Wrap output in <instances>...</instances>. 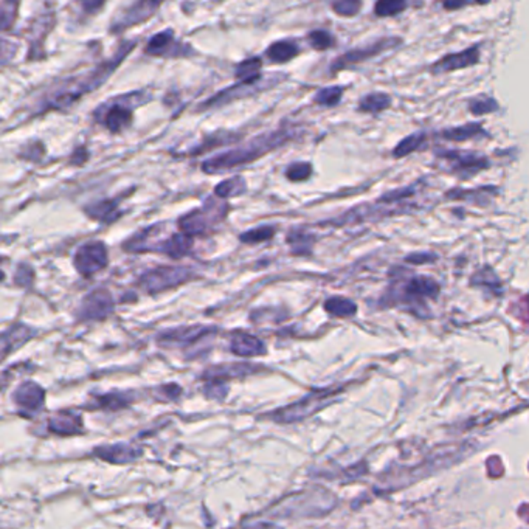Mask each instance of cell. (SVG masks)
I'll use <instances>...</instances> for the list:
<instances>
[{
	"label": "cell",
	"instance_id": "f35d334b",
	"mask_svg": "<svg viewBox=\"0 0 529 529\" xmlns=\"http://www.w3.org/2000/svg\"><path fill=\"white\" fill-rule=\"evenodd\" d=\"M310 174H312V165L307 164V161H295L286 169V177L291 182L307 180Z\"/></svg>",
	"mask_w": 529,
	"mask_h": 529
},
{
	"label": "cell",
	"instance_id": "7c38bea8",
	"mask_svg": "<svg viewBox=\"0 0 529 529\" xmlns=\"http://www.w3.org/2000/svg\"><path fill=\"white\" fill-rule=\"evenodd\" d=\"M13 402L16 405L19 414H22L24 418L31 419L33 416L41 413L44 408L45 402V391L44 388L38 385L33 380H25L20 384L13 393Z\"/></svg>",
	"mask_w": 529,
	"mask_h": 529
},
{
	"label": "cell",
	"instance_id": "cb8c5ba5",
	"mask_svg": "<svg viewBox=\"0 0 529 529\" xmlns=\"http://www.w3.org/2000/svg\"><path fill=\"white\" fill-rule=\"evenodd\" d=\"M488 137V132L483 129V126L479 123H469L463 126H456V128H449L440 132V137L447 142H468V140L477 138V137Z\"/></svg>",
	"mask_w": 529,
	"mask_h": 529
},
{
	"label": "cell",
	"instance_id": "4316f807",
	"mask_svg": "<svg viewBox=\"0 0 529 529\" xmlns=\"http://www.w3.org/2000/svg\"><path fill=\"white\" fill-rule=\"evenodd\" d=\"M287 244L294 255H309L314 247V236L301 229H294L289 231Z\"/></svg>",
	"mask_w": 529,
	"mask_h": 529
},
{
	"label": "cell",
	"instance_id": "b9f144b4",
	"mask_svg": "<svg viewBox=\"0 0 529 529\" xmlns=\"http://www.w3.org/2000/svg\"><path fill=\"white\" fill-rule=\"evenodd\" d=\"M362 0H334L333 10L342 17H352L361 11Z\"/></svg>",
	"mask_w": 529,
	"mask_h": 529
},
{
	"label": "cell",
	"instance_id": "e0dca14e",
	"mask_svg": "<svg viewBox=\"0 0 529 529\" xmlns=\"http://www.w3.org/2000/svg\"><path fill=\"white\" fill-rule=\"evenodd\" d=\"M95 456L110 464H129L142 456L143 449L133 444H112V446H101L94 450Z\"/></svg>",
	"mask_w": 529,
	"mask_h": 529
},
{
	"label": "cell",
	"instance_id": "52a82bcc",
	"mask_svg": "<svg viewBox=\"0 0 529 529\" xmlns=\"http://www.w3.org/2000/svg\"><path fill=\"white\" fill-rule=\"evenodd\" d=\"M400 44H402V41L399 38H382L376 42H372V44L354 48V50H349L345 55L338 56V58L333 62V66H331V70L335 73L348 67L362 64V62L365 61H370L379 55L393 50L394 47H399Z\"/></svg>",
	"mask_w": 529,
	"mask_h": 529
},
{
	"label": "cell",
	"instance_id": "9a60e30c",
	"mask_svg": "<svg viewBox=\"0 0 529 529\" xmlns=\"http://www.w3.org/2000/svg\"><path fill=\"white\" fill-rule=\"evenodd\" d=\"M479 59H481V47L474 45V47L465 48V50L463 52L446 55L444 58L438 59L432 67H430V73L444 75V73L456 72V70L469 68V67L477 66Z\"/></svg>",
	"mask_w": 529,
	"mask_h": 529
},
{
	"label": "cell",
	"instance_id": "ffe728a7",
	"mask_svg": "<svg viewBox=\"0 0 529 529\" xmlns=\"http://www.w3.org/2000/svg\"><path fill=\"white\" fill-rule=\"evenodd\" d=\"M36 335V331L27 326L22 323H16L10 326L2 334V358L10 356V352L19 349L22 345H25L30 338Z\"/></svg>",
	"mask_w": 529,
	"mask_h": 529
},
{
	"label": "cell",
	"instance_id": "4dcf8cb0",
	"mask_svg": "<svg viewBox=\"0 0 529 529\" xmlns=\"http://www.w3.org/2000/svg\"><path fill=\"white\" fill-rule=\"evenodd\" d=\"M468 108L470 110V114H474L477 117H481V115H488V114H493V112H497L500 109V106H498L495 98L488 96V95H479V96H475V98H472V100H469Z\"/></svg>",
	"mask_w": 529,
	"mask_h": 529
},
{
	"label": "cell",
	"instance_id": "2e32d148",
	"mask_svg": "<svg viewBox=\"0 0 529 529\" xmlns=\"http://www.w3.org/2000/svg\"><path fill=\"white\" fill-rule=\"evenodd\" d=\"M263 78H258V80H244V81H238L235 86H231L229 89H225L222 92H217L216 95L203 103L197 110H208V109H215V108H222V106L229 104L235 100H239V98L253 95L255 92L259 90V81Z\"/></svg>",
	"mask_w": 529,
	"mask_h": 529
},
{
	"label": "cell",
	"instance_id": "3957f363",
	"mask_svg": "<svg viewBox=\"0 0 529 529\" xmlns=\"http://www.w3.org/2000/svg\"><path fill=\"white\" fill-rule=\"evenodd\" d=\"M152 95L147 90H136L129 94L110 98L95 110L94 118L96 123L104 126L112 133H119L129 128L133 118V109L147 103Z\"/></svg>",
	"mask_w": 529,
	"mask_h": 529
},
{
	"label": "cell",
	"instance_id": "484cf974",
	"mask_svg": "<svg viewBox=\"0 0 529 529\" xmlns=\"http://www.w3.org/2000/svg\"><path fill=\"white\" fill-rule=\"evenodd\" d=\"M132 402V394L129 393H108L103 394V396H95L94 404L92 407L95 408H101V410H108V412H117L122 410L124 407H129Z\"/></svg>",
	"mask_w": 529,
	"mask_h": 529
},
{
	"label": "cell",
	"instance_id": "f546056e",
	"mask_svg": "<svg viewBox=\"0 0 529 529\" xmlns=\"http://www.w3.org/2000/svg\"><path fill=\"white\" fill-rule=\"evenodd\" d=\"M245 189H247L245 180L242 177H239V175H235V177H230L227 180L221 182L219 185L215 188V196L222 197V199H229V197L244 194Z\"/></svg>",
	"mask_w": 529,
	"mask_h": 529
},
{
	"label": "cell",
	"instance_id": "bcb514c9",
	"mask_svg": "<svg viewBox=\"0 0 529 529\" xmlns=\"http://www.w3.org/2000/svg\"><path fill=\"white\" fill-rule=\"evenodd\" d=\"M465 3H468V0H446V2H444V6H446L447 10H458Z\"/></svg>",
	"mask_w": 529,
	"mask_h": 529
},
{
	"label": "cell",
	"instance_id": "f1b7e54d",
	"mask_svg": "<svg viewBox=\"0 0 529 529\" xmlns=\"http://www.w3.org/2000/svg\"><path fill=\"white\" fill-rule=\"evenodd\" d=\"M427 142V133L426 132H414L412 136L405 137L404 140L396 145V147L393 150V155L396 159L407 157V155L413 154L414 151H419L422 146Z\"/></svg>",
	"mask_w": 529,
	"mask_h": 529
},
{
	"label": "cell",
	"instance_id": "7bdbcfd3",
	"mask_svg": "<svg viewBox=\"0 0 529 529\" xmlns=\"http://www.w3.org/2000/svg\"><path fill=\"white\" fill-rule=\"evenodd\" d=\"M157 398L160 400H175L180 398L182 394V388L177 384H168V385H161L157 388Z\"/></svg>",
	"mask_w": 529,
	"mask_h": 529
},
{
	"label": "cell",
	"instance_id": "ab89813d",
	"mask_svg": "<svg viewBox=\"0 0 529 529\" xmlns=\"http://www.w3.org/2000/svg\"><path fill=\"white\" fill-rule=\"evenodd\" d=\"M307 41H309V45L312 47L314 50H317V52L328 50V48H331V47L334 45L333 34L328 33L326 30H315V31H312L307 36Z\"/></svg>",
	"mask_w": 529,
	"mask_h": 529
},
{
	"label": "cell",
	"instance_id": "6da1fadb",
	"mask_svg": "<svg viewBox=\"0 0 529 529\" xmlns=\"http://www.w3.org/2000/svg\"><path fill=\"white\" fill-rule=\"evenodd\" d=\"M133 47H136L133 41L124 42L115 52V55L108 61H103L101 64L87 70L86 73L67 78L59 86L48 90L41 100V106L38 109L39 114H44L47 110H67L76 101H80L84 95L103 86L109 80L110 75L118 68V66L128 58L129 53L133 50Z\"/></svg>",
	"mask_w": 529,
	"mask_h": 529
},
{
	"label": "cell",
	"instance_id": "d6986e66",
	"mask_svg": "<svg viewBox=\"0 0 529 529\" xmlns=\"http://www.w3.org/2000/svg\"><path fill=\"white\" fill-rule=\"evenodd\" d=\"M230 351L239 357H258L264 356L267 348L264 342L256 335L244 333V331H236L230 338Z\"/></svg>",
	"mask_w": 529,
	"mask_h": 529
},
{
	"label": "cell",
	"instance_id": "7402d4cb",
	"mask_svg": "<svg viewBox=\"0 0 529 529\" xmlns=\"http://www.w3.org/2000/svg\"><path fill=\"white\" fill-rule=\"evenodd\" d=\"M193 244H194L193 236H189L183 231H179V233H174V235L164 239V241L160 242L157 252L164 253V255H166L169 258L180 259L183 256H187L188 253L191 252Z\"/></svg>",
	"mask_w": 529,
	"mask_h": 529
},
{
	"label": "cell",
	"instance_id": "d6a6232c",
	"mask_svg": "<svg viewBox=\"0 0 529 529\" xmlns=\"http://www.w3.org/2000/svg\"><path fill=\"white\" fill-rule=\"evenodd\" d=\"M343 96V87L340 86H331L323 87L314 95V103L323 106V108H334L340 103Z\"/></svg>",
	"mask_w": 529,
	"mask_h": 529
},
{
	"label": "cell",
	"instance_id": "74e56055",
	"mask_svg": "<svg viewBox=\"0 0 529 529\" xmlns=\"http://www.w3.org/2000/svg\"><path fill=\"white\" fill-rule=\"evenodd\" d=\"M17 8H19V0H2V19H0V25H2V31H8L13 27L14 20L17 17Z\"/></svg>",
	"mask_w": 529,
	"mask_h": 529
},
{
	"label": "cell",
	"instance_id": "4fadbf2b",
	"mask_svg": "<svg viewBox=\"0 0 529 529\" xmlns=\"http://www.w3.org/2000/svg\"><path fill=\"white\" fill-rule=\"evenodd\" d=\"M440 159H444L450 165L452 173L461 175V177H472V175L489 168V160L478 155L475 152H464V151H438L436 152Z\"/></svg>",
	"mask_w": 529,
	"mask_h": 529
},
{
	"label": "cell",
	"instance_id": "8fae6325",
	"mask_svg": "<svg viewBox=\"0 0 529 529\" xmlns=\"http://www.w3.org/2000/svg\"><path fill=\"white\" fill-rule=\"evenodd\" d=\"M73 264L82 277H92L96 272L103 270L108 266V250H106V245L101 241L82 244L75 253Z\"/></svg>",
	"mask_w": 529,
	"mask_h": 529
},
{
	"label": "cell",
	"instance_id": "9c48e42d",
	"mask_svg": "<svg viewBox=\"0 0 529 529\" xmlns=\"http://www.w3.org/2000/svg\"><path fill=\"white\" fill-rule=\"evenodd\" d=\"M145 52L151 56L166 59L188 58V56L194 55L193 47L175 38L173 30H165L154 34V36L147 41Z\"/></svg>",
	"mask_w": 529,
	"mask_h": 529
},
{
	"label": "cell",
	"instance_id": "8992f818",
	"mask_svg": "<svg viewBox=\"0 0 529 529\" xmlns=\"http://www.w3.org/2000/svg\"><path fill=\"white\" fill-rule=\"evenodd\" d=\"M329 394H331L329 390L309 393L307 396L300 399L298 402H294V404L291 405L278 408V410H275L267 416H269V419L280 422V424H292V422L303 421L319 412L324 405V402H326Z\"/></svg>",
	"mask_w": 529,
	"mask_h": 529
},
{
	"label": "cell",
	"instance_id": "ba28073f",
	"mask_svg": "<svg viewBox=\"0 0 529 529\" xmlns=\"http://www.w3.org/2000/svg\"><path fill=\"white\" fill-rule=\"evenodd\" d=\"M215 334L216 328L196 324V326H183L165 331V333L159 334L157 342L161 347L166 348H187L194 347V345L201 342H205Z\"/></svg>",
	"mask_w": 529,
	"mask_h": 529
},
{
	"label": "cell",
	"instance_id": "603a6c76",
	"mask_svg": "<svg viewBox=\"0 0 529 529\" xmlns=\"http://www.w3.org/2000/svg\"><path fill=\"white\" fill-rule=\"evenodd\" d=\"M86 215L94 221H100L104 224H110L117 221L122 216V210H119L117 199H104L100 202L90 203L86 208Z\"/></svg>",
	"mask_w": 529,
	"mask_h": 529
},
{
	"label": "cell",
	"instance_id": "44dd1931",
	"mask_svg": "<svg viewBox=\"0 0 529 529\" xmlns=\"http://www.w3.org/2000/svg\"><path fill=\"white\" fill-rule=\"evenodd\" d=\"M48 432L59 436H72L82 432V419L75 412L64 410L56 413L48 421Z\"/></svg>",
	"mask_w": 529,
	"mask_h": 529
},
{
	"label": "cell",
	"instance_id": "d590c367",
	"mask_svg": "<svg viewBox=\"0 0 529 529\" xmlns=\"http://www.w3.org/2000/svg\"><path fill=\"white\" fill-rule=\"evenodd\" d=\"M326 312L334 317H349L356 312V305L347 298H331L324 303Z\"/></svg>",
	"mask_w": 529,
	"mask_h": 529
},
{
	"label": "cell",
	"instance_id": "f6af8a7d",
	"mask_svg": "<svg viewBox=\"0 0 529 529\" xmlns=\"http://www.w3.org/2000/svg\"><path fill=\"white\" fill-rule=\"evenodd\" d=\"M78 3H80L84 13L92 16V14H96L98 11L103 10L106 0H78Z\"/></svg>",
	"mask_w": 529,
	"mask_h": 529
},
{
	"label": "cell",
	"instance_id": "d4e9b609",
	"mask_svg": "<svg viewBox=\"0 0 529 529\" xmlns=\"http://www.w3.org/2000/svg\"><path fill=\"white\" fill-rule=\"evenodd\" d=\"M266 55L273 64H284V62L297 58L300 55V47L297 45V42L294 41H278L269 45Z\"/></svg>",
	"mask_w": 529,
	"mask_h": 529
},
{
	"label": "cell",
	"instance_id": "1f68e13d",
	"mask_svg": "<svg viewBox=\"0 0 529 529\" xmlns=\"http://www.w3.org/2000/svg\"><path fill=\"white\" fill-rule=\"evenodd\" d=\"M261 68H263V61H261V58H258V56H255V58H249L242 61L241 64L236 67L235 75L239 81L258 80V78H263V75H261Z\"/></svg>",
	"mask_w": 529,
	"mask_h": 529
},
{
	"label": "cell",
	"instance_id": "5b68a950",
	"mask_svg": "<svg viewBox=\"0 0 529 529\" xmlns=\"http://www.w3.org/2000/svg\"><path fill=\"white\" fill-rule=\"evenodd\" d=\"M193 278V272L189 267H175V266H161L157 269L146 270L140 275L137 281L138 287L146 294H160L169 291V289L177 287L187 283Z\"/></svg>",
	"mask_w": 529,
	"mask_h": 529
},
{
	"label": "cell",
	"instance_id": "ac0fdd59",
	"mask_svg": "<svg viewBox=\"0 0 529 529\" xmlns=\"http://www.w3.org/2000/svg\"><path fill=\"white\" fill-rule=\"evenodd\" d=\"M263 366L252 365V363H225V365H216L211 366L207 371H203L202 379L203 380H222V382H229L231 379L236 377H245L250 375H255Z\"/></svg>",
	"mask_w": 529,
	"mask_h": 529
},
{
	"label": "cell",
	"instance_id": "30bf717a",
	"mask_svg": "<svg viewBox=\"0 0 529 529\" xmlns=\"http://www.w3.org/2000/svg\"><path fill=\"white\" fill-rule=\"evenodd\" d=\"M166 0H136L131 6H128L122 16L117 17L114 24L110 25V31L119 34L132 27H137L140 24H145L150 20L155 13L160 10Z\"/></svg>",
	"mask_w": 529,
	"mask_h": 529
},
{
	"label": "cell",
	"instance_id": "277c9868",
	"mask_svg": "<svg viewBox=\"0 0 529 529\" xmlns=\"http://www.w3.org/2000/svg\"><path fill=\"white\" fill-rule=\"evenodd\" d=\"M229 213V203L222 197H208L201 208H196L183 215L177 221L180 231L189 236H199L213 230L221 224Z\"/></svg>",
	"mask_w": 529,
	"mask_h": 529
},
{
	"label": "cell",
	"instance_id": "5bb4252c",
	"mask_svg": "<svg viewBox=\"0 0 529 529\" xmlns=\"http://www.w3.org/2000/svg\"><path fill=\"white\" fill-rule=\"evenodd\" d=\"M114 312V298L112 294L104 287H98L95 291L87 294L81 301L78 317L84 321L92 320H104Z\"/></svg>",
	"mask_w": 529,
	"mask_h": 529
},
{
	"label": "cell",
	"instance_id": "e575fe53",
	"mask_svg": "<svg viewBox=\"0 0 529 529\" xmlns=\"http://www.w3.org/2000/svg\"><path fill=\"white\" fill-rule=\"evenodd\" d=\"M408 0H377L375 5V14L377 17L398 16L399 13L407 10Z\"/></svg>",
	"mask_w": 529,
	"mask_h": 529
},
{
	"label": "cell",
	"instance_id": "83f0119b",
	"mask_svg": "<svg viewBox=\"0 0 529 529\" xmlns=\"http://www.w3.org/2000/svg\"><path fill=\"white\" fill-rule=\"evenodd\" d=\"M391 106V98L386 94H382V92H375V94H370L363 96L361 103H358V110L365 112V114H371V115H377L380 112L386 110Z\"/></svg>",
	"mask_w": 529,
	"mask_h": 529
},
{
	"label": "cell",
	"instance_id": "7a4b0ae2",
	"mask_svg": "<svg viewBox=\"0 0 529 529\" xmlns=\"http://www.w3.org/2000/svg\"><path fill=\"white\" fill-rule=\"evenodd\" d=\"M295 137H297V133L291 128H278L275 131L263 132L259 136L250 138L244 145L235 147V150L221 152L215 155V157L205 160L202 165V171L207 174H219L253 164V161L264 157L269 152L292 142Z\"/></svg>",
	"mask_w": 529,
	"mask_h": 529
},
{
	"label": "cell",
	"instance_id": "8d00e7d4",
	"mask_svg": "<svg viewBox=\"0 0 529 529\" xmlns=\"http://www.w3.org/2000/svg\"><path fill=\"white\" fill-rule=\"evenodd\" d=\"M236 138H238V133H231V132H217V133H215L213 137L207 138L205 142H203L202 146L194 147L191 154L196 155V154H199V152H205V151H208L210 147H211V150H213V147H216V146L229 145V143H231V142H235Z\"/></svg>",
	"mask_w": 529,
	"mask_h": 529
},
{
	"label": "cell",
	"instance_id": "7dc6e473",
	"mask_svg": "<svg viewBox=\"0 0 529 529\" xmlns=\"http://www.w3.org/2000/svg\"><path fill=\"white\" fill-rule=\"evenodd\" d=\"M489 2H491V0H475V3H479V5H486Z\"/></svg>",
	"mask_w": 529,
	"mask_h": 529
},
{
	"label": "cell",
	"instance_id": "ee69618b",
	"mask_svg": "<svg viewBox=\"0 0 529 529\" xmlns=\"http://www.w3.org/2000/svg\"><path fill=\"white\" fill-rule=\"evenodd\" d=\"M33 269L30 266L27 264H19L17 269H16V275H14V283H16L17 286H30L31 281H33Z\"/></svg>",
	"mask_w": 529,
	"mask_h": 529
},
{
	"label": "cell",
	"instance_id": "836d02e7",
	"mask_svg": "<svg viewBox=\"0 0 529 529\" xmlns=\"http://www.w3.org/2000/svg\"><path fill=\"white\" fill-rule=\"evenodd\" d=\"M275 233H277V229H275L273 225H263V227H256V229H252L249 231L242 233V235L239 236V239L245 244L255 245L259 242L270 241V239L275 236Z\"/></svg>",
	"mask_w": 529,
	"mask_h": 529
},
{
	"label": "cell",
	"instance_id": "60d3db41",
	"mask_svg": "<svg viewBox=\"0 0 529 529\" xmlns=\"http://www.w3.org/2000/svg\"><path fill=\"white\" fill-rule=\"evenodd\" d=\"M203 382H205V385H203V393H205L208 399L221 402L227 398V382H222V380H203Z\"/></svg>",
	"mask_w": 529,
	"mask_h": 529
}]
</instances>
